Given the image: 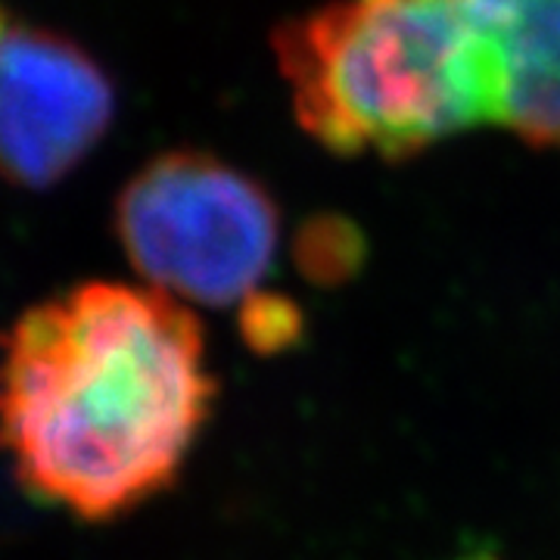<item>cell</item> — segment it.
I'll return each instance as SVG.
<instances>
[{
	"instance_id": "obj_1",
	"label": "cell",
	"mask_w": 560,
	"mask_h": 560,
	"mask_svg": "<svg viewBox=\"0 0 560 560\" xmlns=\"http://www.w3.org/2000/svg\"><path fill=\"white\" fill-rule=\"evenodd\" d=\"M215 396L200 318L153 287L84 280L0 337V448L28 495L84 523L172 489Z\"/></svg>"
},
{
	"instance_id": "obj_6",
	"label": "cell",
	"mask_w": 560,
	"mask_h": 560,
	"mask_svg": "<svg viewBox=\"0 0 560 560\" xmlns=\"http://www.w3.org/2000/svg\"><path fill=\"white\" fill-rule=\"evenodd\" d=\"M290 256L312 287L337 290L361 275L368 261V237L359 221L342 212H315L296 228Z\"/></svg>"
},
{
	"instance_id": "obj_4",
	"label": "cell",
	"mask_w": 560,
	"mask_h": 560,
	"mask_svg": "<svg viewBox=\"0 0 560 560\" xmlns=\"http://www.w3.org/2000/svg\"><path fill=\"white\" fill-rule=\"evenodd\" d=\"M116 88L81 44L0 10V178L47 190L106 138Z\"/></svg>"
},
{
	"instance_id": "obj_3",
	"label": "cell",
	"mask_w": 560,
	"mask_h": 560,
	"mask_svg": "<svg viewBox=\"0 0 560 560\" xmlns=\"http://www.w3.org/2000/svg\"><path fill=\"white\" fill-rule=\"evenodd\" d=\"M113 224L140 278L200 305H231L259 290L280 241L271 190L206 150L153 156L121 187Z\"/></svg>"
},
{
	"instance_id": "obj_2",
	"label": "cell",
	"mask_w": 560,
	"mask_h": 560,
	"mask_svg": "<svg viewBox=\"0 0 560 560\" xmlns=\"http://www.w3.org/2000/svg\"><path fill=\"white\" fill-rule=\"evenodd\" d=\"M271 47L302 131L342 160H411L489 121L474 0H330Z\"/></svg>"
},
{
	"instance_id": "obj_5",
	"label": "cell",
	"mask_w": 560,
	"mask_h": 560,
	"mask_svg": "<svg viewBox=\"0 0 560 560\" xmlns=\"http://www.w3.org/2000/svg\"><path fill=\"white\" fill-rule=\"evenodd\" d=\"M489 121L529 147H560V0H474Z\"/></svg>"
},
{
	"instance_id": "obj_7",
	"label": "cell",
	"mask_w": 560,
	"mask_h": 560,
	"mask_svg": "<svg viewBox=\"0 0 560 560\" xmlns=\"http://www.w3.org/2000/svg\"><path fill=\"white\" fill-rule=\"evenodd\" d=\"M237 330L256 355L271 359L300 346L305 337V315H302L300 302L290 300L287 293L253 290L241 302Z\"/></svg>"
}]
</instances>
